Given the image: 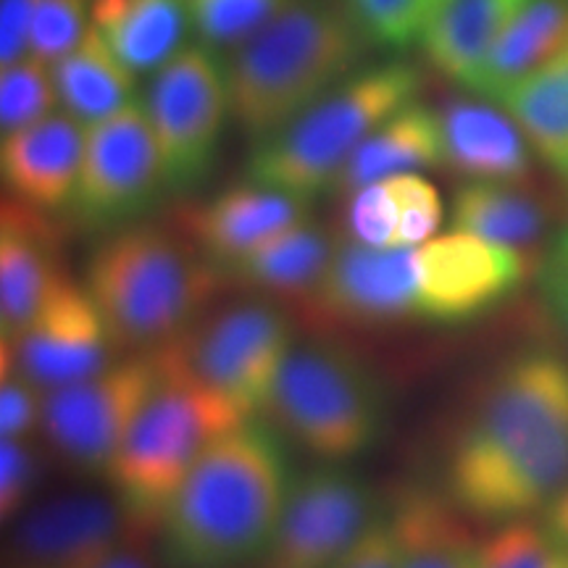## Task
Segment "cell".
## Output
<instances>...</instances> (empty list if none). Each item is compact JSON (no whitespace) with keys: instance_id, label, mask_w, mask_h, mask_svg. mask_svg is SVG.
Returning a JSON list of instances; mask_svg holds the SVG:
<instances>
[{"instance_id":"cell-1","label":"cell","mask_w":568,"mask_h":568,"mask_svg":"<svg viewBox=\"0 0 568 568\" xmlns=\"http://www.w3.org/2000/svg\"><path fill=\"white\" fill-rule=\"evenodd\" d=\"M568 487V358L508 355L479 389L443 468V495L481 521L542 514Z\"/></svg>"},{"instance_id":"cell-2","label":"cell","mask_w":568,"mask_h":568,"mask_svg":"<svg viewBox=\"0 0 568 568\" xmlns=\"http://www.w3.org/2000/svg\"><path fill=\"white\" fill-rule=\"evenodd\" d=\"M295 471L266 418L224 432L197 458L161 518L169 568H245L266 558Z\"/></svg>"},{"instance_id":"cell-3","label":"cell","mask_w":568,"mask_h":568,"mask_svg":"<svg viewBox=\"0 0 568 568\" xmlns=\"http://www.w3.org/2000/svg\"><path fill=\"white\" fill-rule=\"evenodd\" d=\"M366 45L345 6L287 0L224 63L232 119L247 138H272L353 77Z\"/></svg>"},{"instance_id":"cell-4","label":"cell","mask_w":568,"mask_h":568,"mask_svg":"<svg viewBox=\"0 0 568 568\" xmlns=\"http://www.w3.org/2000/svg\"><path fill=\"white\" fill-rule=\"evenodd\" d=\"M82 284L113 343L134 353L187 335L222 287V274L180 230L134 222L92 247Z\"/></svg>"},{"instance_id":"cell-5","label":"cell","mask_w":568,"mask_h":568,"mask_svg":"<svg viewBox=\"0 0 568 568\" xmlns=\"http://www.w3.org/2000/svg\"><path fill=\"white\" fill-rule=\"evenodd\" d=\"M243 418L190 368L180 339L166 345V368L142 408L109 479L113 495L138 527L159 529L169 503L197 458Z\"/></svg>"},{"instance_id":"cell-6","label":"cell","mask_w":568,"mask_h":568,"mask_svg":"<svg viewBox=\"0 0 568 568\" xmlns=\"http://www.w3.org/2000/svg\"><path fill=\"white\" fill-rule=\"evenodd\" d=\"M422 82V71L406 61L358 69L293 124L261 140L247 161V180L303 201L329 193L361 142L418 101Z\"/></svg>"},{"instance_id":"cell-7","label":"cell","mask_w":568,"mask_h":568,"mask_svg":"<svg viewBox=\"0 0 568 568\" xmlns=\"http://www.w3.org/2000/svg\"><path fill=\"white\" fill-rule=\"evenodd\" d=\"M322 464H347L385 437L387 389L361 355L339 343H295L264 416Z\"/></svg>"},{"instance_id":"cell-8","label":"cell","mask_w":568,"mask_h":568,"mask_svg":"<svg viewBox=\"0 0 568 568\" xmlns=\"http://www.w3.org/2000/svg\"><path fill=\"white\" fill-rule=\"evenodd\" d=\"M166 368V345L134 351L77 385L45 393L42 435L59 456L88 477H109L142 408Z\"/></svg>"},{"instance_id":"cell-9","label":"cell","mask_w":568,"mask_h":568,"mask_svg":"<svg viewBox=\"0 0 568 568\" xmlns=\"http://www.w3.org/2000/svg\"><path fill=\"white\" fill-rule=\"evenodd\" d=\"M142 109L159 142L166 187L187 193L209 176L216 161L230 109L226 67L216 51L197 42L153 71Z\"/></svg>"},{"instance_id":"cell-10","label":"cell","mask_w":568,"mask_h":568,"mask_svg":"<svg viewBox=\"0 0 568 568\" xmlns=\"http://www.w3.org/2000/svg\"><path fill=\"white\" fill-rule=\"evenodd\" d=\"M180 345L213 393L243 418H261L295 337L280 305L247 297L203 314Z\"/></svg>"},{"instance_id":"cell-11","label":"cell","mask_w":568,"mask_h":568,"mask_svg":"<svg viewBox=\"0 0 568 568\" xmlns=\"http://www.w3.org/2000/svg\"><path fill=\"white\" fill-rule=\"evenodd\" d=\"M166 190L159 142L148 113L134 101L103 122L88 126L80 180L71 197V216L88 230H122Z\"/></svg>"},{"instance_id":"cell-12","label":"cell","mask_w":568,"mask_h":568,"mask_svg":"<svg viewBox=\"0 0 568 568\" xmlns=\"http://www.w3.org/2000/svg\"><path fill=\"white\" fill-rule=\"evenodd\" d=\"M379 497L345 464L295 474L280 529L261 568H329L379 510Z\"/></svg>"},{"instance_id":"cell-13","label":"cell","mask_w":568,"mask_h":568,"mask_svg":"<svg viewBox=\"0 0 568 568\" xmlns=\"http://www.w3.org/2000/svg\"><path fill=\"white\" fill-rule=\"evenodd\" d=\"M109 326L88 287L69 276L24 329L0 343V374H19L42 393L77 385L113 364Z\"/></svg>"},{"instance_id":"cell-14","label":"cell","mask_w":568,"mask_h":568,"mask_svg":"<svg viewBox=\"0 0 568 568\" xmlns=\"http://www.w3.org/2000/svg\"><path fill=\"white\" fill-rule=\"evenodd\" d=\"M418 318L464 324L495 311L524 287L531 272L527 253L466 232L432 237L416 247Z\"/></svg>"},{"instance_id":"cell-15","label":"cell","mask_w":568,"mask_h":568,"mask_svg":"<svg viewBox=\"0 0 568 568\" xmlns=\"http://www.w3.org/2000/svg\"><path fill=\"white\" fill-rule=\"evenodd\" d=\"M324 324L385 329L418 318L416 247H372L339 234L335 255L305 301Z\"/></svg>"},{"instance_id":"cell-16","label":"cell","mask_w":568,"mask_h":568,"mask_svg":"<svg viewBox=\"0 0 568 568\" xmlns=\"http://www.w3.org/2000/svg\"><path fill=\"white\" fill-rule=\"evenodd\" d=\"M140 531L116 495H59L19 516L6 568H88L130 548Z\"/></svg>"},{"instance_id":"cell-17","label":"cell","mask_w":568,"mask_h":568,"mask_svg":"<svg viewBox=\"0 0 568 568\" xmlns=\"http://www.w3.org/2000/svg\"><path fill=\"white\" fill-rule=\"evenodd\" d=\"M305 219H311L308 201L247 182L184 209L182 219H176V230L222 274Z\"/></svg>"},{"instance_id":"cell-18","label":"cell","mask_w":568,"mask_h":568,"mask_svg":"<svg viewBox=\"0 0 568 568\" xmlns=\"http://www.w3.org/2000/svg\"><path fill=\"white\" fill-rule=\"evenodd\" d=\"M69 280L51 213L19 201L0 211V332L17 335Z\"/></svg>"},{"instance_id":"cell-19","label":"cell","mask_w":568,"mask_h":568,"mask_svg":"<svg viewBox=\"0 0 568 568\" xmlns=\"http://www.w3.org/2000/svg\"><path fill=\"white\" fill-rule=\"evenodd\" d=\"M84 132L69 113H51L24 130L3 134L0 174L13 201L53 213L71 205L80 180Z\"/></svg>"},{"instance_id":"cell-20","label":"cell","mask_w":568,"mask_h":568,"mask_svg":"<svg viewBox=\"0 0 568 568\" xmlns=\"http://www.w3.org/2000/svg\"><path fill=\"white\" fill-rule=\"evenodd\" d=\"M445 163L468 180L521 182L531 172V142L506 109L450 101L439 109Z\"/></svg>"},{"instance_id":"cell-21","label":"cell","mask_w":568,"mask_h":568,"mask_svg":"<svg viewBox=\"0 0 568 568\" xmlns=\"http://www.w3.org/2000/svg\"><path fill=\"white\" fill-rule=\"evenodd\" d=\"M445 163L443 126L439 111L422 101L408 103L379 124L361 142L358 151L345 161L329 193L347 197L368 184L393 180L400 174H416Z\"/></svg>"},{"instance_id":"cell-22","label":"cell","mask_w":568,"mask_h":568,"mask_svg":"<svg viewBox=\"0 0 568 568\" xmlns=\"http://www.w3.org/2000/svg\"><path fill=\"white\" fill-rule=\"evenodd\" d=\"M339 234L324 224L305 219L293 230L276 234L258 251L247 253L243 261L222 272V282L247 293L293 297L305 303L322 282V276L335 255Z\"/></svg>"},{"instance_id":"cell-23","label":"cell","mask_w":568,"mask_h":568,"mask_svg":"<svg viewBox=\"0 0 568 568\" xmlns=\"http://www.w3.org/2000/svg\"><path fill=\"white\" fill-rule=\"evenodd\" d=\"M568 45V0H529L503 30L485 61L466 82L489 101H500Z\"/></svg>"},{"instance_id":"cell-24","label":"cell","mask_w":568,"mask_h":568,"mask_svg":"<svg viewBox=\"0 0 568 568\" xmlns=\"http://www.w3.org/2000/svg\"><path fill=\"white\" fill-rule=\"evenodd\" d=\"M90 21L134 74L172 61L193 30L190 0H92Z\"/></svg>"},{"instance_id":"cell-25","label":"cell","mask_w":568,"mask_h":568,"mask_svg":"<svg viewBox=\"0 0 568 568\" xmlns=\"http://www.w3.org/2000/svg\"><path fill=\"white\" fill-rule=\"evenodd\" d=\"M53 82L63 113L82 126H92L134 103V71L113 53L92 27L80 45L53 63Z\"/></svg>"},{"instance_id":"cell-26","label":"cell","mask_w":568,"mask_h":568,"mask_svg":"<svg viewBox=\"0 0 568 568\" xmlns=\"http://www.w3.org/2000/svg\"><path fill=\"white\" fill-rule=\"evenodd\" d=\"M450 226L453 232L524 251L542 237L548 209L518 182L468 180L453 193Z\"/></svg>"},{"instance_id":"cell-27","label":"cell","mask_w":568,"mask_h":568,"mask_svg":"<svg viewBox=\"0 0 568 568\" xmlns=\"http://www.w3.org/2000/svg\"><path fill=\"white\" fill-rule=\"evenodd\" d=\"M529 0H450L422 42L426 61L464 84Z\"/></svg>"},{"instance_id":"cell-28","label":"cell","mask_w":568,"mask_h":568,"mask_svg":"<svg viewBox=\"0 0 568 568\" xmlns=\"http://www.w3.org/2000/svg\"><path fill=\"white\" fill-rule=\"evenodd\" d=\"M406 535L403 568H481L479 542L460 524V510L443 493L410 487L395 497Z\"/></svg>"},{"instance_id":"cell-29","label":"cell","mask_w":568,"mask_h":568,"mask_svg":"<svg viewBox=\"0 0 568 568\" xmlns=\"http://www.w3.org/2000/svg\"><path fill=\"white\" fill-rule=\"evenodd\" d=\"M497 103L516 119L539 159L568 182V45Z\"/></svg>"},{"instance_id":"cell-30","label":"cell","mask_w":568,"mask_h":568,"mask_svg":"<svg viewBox=\"0 0 568 568\" xmlns=\"http://www.w3.org/2000/svg\"><path fill=\"white\" fill-rule=\"evenodd\" d=\"M450 0H345L368 45L408 51L422 45L429 27Z\"/></svg>"},{"instance_id":"cell-31","label":"cell","mask_w":568,"mask_h":568,"mask_svg":"<svg viewBox=\"0 0 568 568\" xmlns=\"http://www.w3.org/2000/svg\"><path fill=\"white\" fill-rule=\"evenodd\" d=\"M59 92L53 82V67L45 61L24 55L0 71V124L3 134L24 130L40 119L51 116Z\"/></svg>"},{"instance_id":"cell-32","label":"cell","mask_w":568,"mask_h":568,"mask_svg":"<svg viewBox=\"0 0 568 568\" xmlns=\"http://www.w3.org/2000/svg\"><path fill=\"white\" fill-rule=\"evenodd\" d=\"M287 0H190L193 32L211 51H234L253 38Z\"/></svg>"},{"instance_id":"cell-33","label":"cell","mask_w":568,"mask_h":568,"mask_svg":"<svg viewBox=\"0 0 568 568\" xmlns=\"http://www.w3.org/2000/svg\"><path fill=\"white\" fill-rule=\"evenodd\" d=\"M481 568H568V552L529 518L506 521L479 542Z\"/></svg>"},{"instance_id":"cell-34","label":"cell","mask_w":568,"mask_h":568,"mask_svg":"<svg viewBox=\"0 0 568 568\" xmlns=\"http://www.w3.org/2000/svg\"><path fill=\"white\" fill-rule=\"evenodd\" d=\"M88 30V0H38L30 32V55L53 67L80 45Z\"/></svg>"},{"instance_id":"cell-35","label":"cell","mask_w":568,"mask_h":568,"mask_svg":"<svg viewBox=\"0 0 568 568\" xmlns=\"http://www.w3.org/2000/svg\"><path fill=\"white\" fill-rule=\"evenodd\" d=\"M389 184L397 209V237L395 247H422L439 230L445 216L443 197L437 187L418 174H400Z\"/></svg>"},{"instance_id":"cell-36","label":"cell","mask_w":568,"mask_h":568,"mask_svg":"<svg viewBox=\"0 0 568 568\" xmlns=\"http://www.w3.org/2000/svg\"><path fill=\"white\" fill-rule=\"evenodd\" d=\"M406 535L395 500L382 503L361 537L329 568H403Z\"/></svg>"},{"instance_id":"cell-37","label":"cell","mask_w":568,"mask_h":568,"mask_svg":"<svg viewBox=\"0 0 568 568\" xmlns=\"http://www.w3.org/2000/svg\"><path fill=\"white\" fill-rule=\"evenodd\" d=\"M345 237L372 247H395L397 209L387 182L368 184L345 197Z\"/></svg>"},{"instance_id":"cell-38","label":"cell","mask_w":568,"mask_h":568,"mask_svg":"<svg viewBox=\"0 0 568 568\" xmlns=\"http://www.w3.org/2000/svg\"><path fill=\"white\" fill-rule=\"evenodd\" d=\"M42 479V456L30 439H0V518L6 524L30 508Z\"/></svg>"},{"instance_id":"cell-39","label":"cell","mask_w":568,"mask_h":568,"mask_svg":"<svg viewBox=\"0 0 568 568\" xmlns=\"http://www.w3.org/2000/svg\"><path fill=\"white\" fill-rule=\"evenodd\" d=\"M45 393L19 374H0V439H30L42 426Z\"/></svg>"},{"instance_id":"cell-40","label":"cell","mask_w":568,"mask_h":568,"mask_svg":"<svg viewBox=\"0 0 568 568\" xmlns=\"http://www.w3.org/2000/svg\"><path fill=\"white\" fill-rule=\"evenodd\" d=\"M38 0H0V61L3 67L30 55V32Z\"/></svg>"},{"instance_id":"cell-41","label":"cell","mask_w":568,"mask_h":568,"mask_svg":"<svg viewBox=\"0 0 568 568\" xmlns=\"http://www.w3.org/2000/svg\"><path fill=\"white\" fill-rule=\"evenodd\" d=\"M537 282L545 305L568 335V258L552 251L537 268Z\"/></svg>"},{"instance_id":"cell-42","label":"cell","mask_w":568,"mask_h":568,"mask_svg":"<svg viewBox=\"0 0 568 568\" xmlns=\"http://www.w3.org/2000/svg\"><path fill=\"white\" fill-rule=\"evenodd\" d=\"M542 527L568 552V487L542 510Z\"/></svg>"},{"instance_id":"cell-43","label":"cell","mask_w":568,"mask_h":568,"mask_svg":"<svg viewBox=\"0 0 568 568\" xmlns=\"http://www.w3.org/2000/svg\"><path fill=\"white\" fill-rule=\"evenodd\" d=\"M88 568H153V566L148 564V560L142 558L138 550L124 548V550L113 552V556H109V558L98 560V564H92Z\"/></svg>"},{"instance_id":"cell-44","label":"cell","mask_w":568,"mask_h":568,"mask_svg":"<svg viewBox=\"0 0 568 568\" xmlns=\"http://www.w3.org/2000/svg\"><path fill=\"white\" fill-rule=\"evenodd\" d=\"M552 251H556L558 255H564V258H568V226L564 232L558 234V240H556V247H552Z\"/></svg>"}]
</instances>
